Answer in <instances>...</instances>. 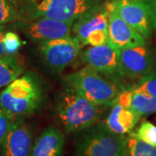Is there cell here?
Instances as JSON below:
<instances>
[{
    "label": "cell",
    "mask_w": 156,
    "mask_h": 156,
    "mask_svg": "<svg viewBox=\"0 0 156 156\" xmlns=\"http://www.w3.org/2000/svg\"><path fill=\"white\" fill-rule=\"evenodd\" d=\"M108 0H10L17 22L50 18L75 23Z\"/></svg>",
    "instance_id": "cell-1"
},
{
    "label": "cell",
    "mask_w": 156,
    "mask_h": 156,
    "mask_svg": "<svg viewBox=\"0 0 156 156\" xmlns=\"http://www.w3.org/2000/svg\"><path fill=\"white\" fill-rule=\"evenodd\" d=\"M43 99L40 81L31 73L20 76L0 92L1 106L14 120L37 111Z\"/></svg>",
    "instance_id": "cell-2"
},
{
    "label": "cell",
    "mask_w": 156,
    "mask_h": 156,
    "mask_svg": "<svg viewBox=\"0 0 156 156\" xmlns=\"http://www.w3.org/2000/svg\"><path fill=\"white\" fill-rule=\"evenodd\" d=\"M100 107L64 87L56 98V115L67 132H81L98 123L101 117Z\"/></svg>",
    "instance_id": "cell-3"
},
{
    "label": "cell",
    "mask_w": 156,
    "mask_h": 156,
    "mask_svg": "<svg viewBox=\"0 0 156 156\" xmlns=\"http://www.w3.org/2000/svg\"><path fill=\"white\" fill-rule=\"evenodd\" d=\"M64 87L73 89L85 99L98 106L111 105L122 87L87 65L62 77Z\"/></svg>",
    "instance_id": "cell-4"
},
{
    "label": "cell",
    "mask_w": 156,
    "mask_h": 156,
    "mask_svg": "<svg viewBox=\"0 0 156 156\" xmlns=\"http://www.w3.org/2000/svg\"><path fill=\"white\" fill-rule=\"evenodd\" d=\"M125 135L117 134L103 123L81 131L76 142V154L82 156H126Z\"/></svg>",
    "instance_id": "cell-5"
},
{
    "label": "cell",
    "mask_w": 156,
    "mask_h": 156,
    "mask_svg": "<svg viewBox=\"0 0 156 156\" xmlns=\"http://www.w3.org/2000/svg\"><path fill=\"white\" fill-rule=\"evenodd\" d=\"M123 20L144 38H149L153 29L152 0H108Z\"/></svg>",
    "instance_id": "cell-6"
},
{
    "label": "cell",
    "mask_w": 156,
    "mask_h": 156,
    "mask_svg": "<svg viewBox=\"0 0 156 156\" xmlns=\"http://www.w3.org/2000/svg\"><path fill=\"white\" fill-rule=\"evenodd\" d=\"M83 44L75 37L39 43L38 50L45 64L55 71H62L76 59Z\"/></svg>",
    "instance_id": "cell-7"
},
{
    "label": "cell",
    "mask_w": 156,
    "mask_h": 156,
    "mask_svg": "<svg viewBox=\"0 0 156 156\" xmlns=\"http://www.w3.org/2000/svg\"><path fill=\"white\" fill-rule=\"evenodd\" d=\"M118 50L109 42L107 44L89 47L82 54V59L101 75L122 87L124 77L120 69Z\"/></svg>",
    "instance_id": "cell-8"
},
{
    "label": "cell",
    "mask_w": 156,
    "mask_h": 156,
    "mask_svg": "<svg viewBox=\"0 0 156 156\" xmlns=\"http://www.w3.org/2000/svg\"><path fill=\"white\" fill-rule=\"evenodd\" d=\"M74 23L50 18H41L30 22H15V26L33 42L42 43L50 40L72 37Z\"/></svg>",
    "instance_id": "cell-9"
},
{
    "label": "cell",
    "mask_w": 156,
    "mask_h": 156,
    "mask_svg": "<svg viewBox=\"0 0 156 156\" xmlns=\"http://www.w3.org/2000/svg\"><path fill=\"white\" fill-rule=\"evenodd\" d=\"M120 69L123 77L141 78L151 73L153 56L145 45L120 50Z\"/></svg>",
    "instance_id": "cell-10"
},
{
    "label": "cell",
    "mask_w": 156,
    "mask_h": 156,
    "mask_svg": "<svg viewBox=\"0 0 156 156\" xmlns=\"http://www.w3.org/2000/svg\"><path fill=\"white\" fill-rule=\"evenodd\" d=\"M108 10V42L118 50L146 44L145 38L126 23L107 1Z\"/></svg>",
    "instance_id": "cell-11"
},
{
    "label": "cell",
    "mask_w": 156,
    "mask_h": 156,
    "mask_svg": "<svg viewBox=\"0 0 156 156\" xmlns=\"http://www.w3.org/2000/svg\"><path fill=\"white\" fill-rule=\"evenodd\" d=\"M32 147L31 129L21 119L15 120L1 147L2 156H30Z\"/></svg>",
    "instance_id": "cell-12"
},
{
    "label": "cell",
    "mask_w": 156,
    "mask_h": 156,
    "mask_svg": "<svg viewBox=\"0 0 156 156\" xmlns=\"http://www.w3.org/2000/svg\"><path fill=\"white\" fill-rule=\"evenodd\" d=\"M108 30V10L107 3L74 23L72 33L79 42L86 45V39L95 30Z\"/></svg>",
    "instance_id": "cell-13"
},
{
    "label": "cell",
    "mask_w": 156,
    "mask_h": 156,
    "mask_svg": "<svg viewBox=\"0 0 156 156\" xmlns=\"http://www.w3.org/2000/svg\"><path fill=\"white\" fill-rule=\"evenodd\" d=\"M64 144L65 137L61 130L50 126L36 140L30 156H62Z\"/></svg>",
    "instance_id": "cell-14"
},
{
    "label": "cell",
    "mask_w": 156,
    "mask_h": 156,
    "mask_svg": "<svg viewBox=\"0 0 156 156\" xmlns=\"http://www.w3.org/2000/svg\"><path fill=\"white\" fill-rule=\"evenodd\" d=\"M140 115L130 108H122L119 104H113L107 117L105 125L112 132L125 135L130 134L139 122Z\"/></svg>",
    "instance_id": "cell-15"
},
{
    "label": "cell",
    "mask_w": 156,
    "mask_h": 156,
    "mask_svg": "<svg viewBox=\"0 0 156 156\" xmlns=\"http://www.w3.org/2000/svg\"><path fill=\"white\" fill-rule=\"evenodd\" d=\"M23 72L22 62L16 55L0 57V89L8 86Z\"/></svg>",
    "instance_id": "cell-16"
},
{
    "label": "cell",
    "mask_w": 156,
    "mask_h": 156,
    "mask_svg": "<svg viewBox=\"0 0 156 156\" xmlns=\"http://www.w3.org/2000/svg\"><path fill=\"white\" fill-rule=\"evenodd\" d=\"M140 116L149 115L156 113V98L151 95L135 93L133 91L131 108Z\"/></svg>",
    "instance_id": "cell-17"
},
{
    "label": "cell",
    "mask_w": 156,
    "mask_h": 156,
    "mask_svg": "<svg viewBox=\"0 0 156 156\" xmlns=\"http://www.w3.org/2000/svg\"><path fill=\"white\" fill-rule=\"evenodd\" d=\"M126 156H156V147L129 134L126 139Z\"/></svg>",
    "instance_id": "cell-18"
},
{
    "label": "cell",
    "mask_w": 156,
    "mask_h": 156,
    "mask_svg": "<svg viewBox=\"0 0 156 156\" xmlns=\"http://www.w3.org/2000/svg\"><path fill=\"white\" fill-rule=\"evenodd\" d=\"M129 89L135 93H142L156 98V74L151 72L140 78L139 82L129 88Z\"/></svg>",
    "instance_id": "cell-19"
},
{
    "label": "cell",
    "mask_w": 156,
    "mask_h": 156,
    "mask_svg": "<svg viewBox=\"0 0 156 156\" xmlns=\"http://www.w3.org/2000/svg\"><path fill=\"white\" fill-rule=\"evenodd\" d=\"M136 138L156 147V126L149 122H143L135 132H131Z\"/></svg>",
    "instance_id": "cell-20"
},
{
    "label": "cell",
    "mask_w": 156,
    "mask_h": 156,
    "mask_svg": "<svg viewBox=\"0 0 156 156\" xmlns=\"http://www.w3.org/2000/svg\"><path fill=\"white\" fill-rule=\"evenodd\" d=\"M22 46L20 37L15 31L7 30L4 37V47L8 56H14Z\"/></svg>",
    "instance_id": "cell-21"
},
{
    "label": "cell",
    "mask_w": 156,
    "mask_h": 156,
    "mask_svg": "<svg viewBox=\"0 0 156 156\" xmlns=\"http://www.w3.org/2000/svg\"><path fill=\"white\" fill-rule=\"evenodd\" d=\"M17 21V15L10 0H0V26Z\"/></svg>",
    "instance_id": "cell-22"
},
{
    "label": "cell",
    "mask_w": 156,
    "mask_h": 156,
    "mask_svg": "<svg viewBox=\"0 0 156 156\" xmlns=\"http://www.w3.org/2000/svg\"><path fill=\"white\" fill-rule=\"evenodd\" d=\"M15 120L4 109L0 104V148L5 140L9 130Z\"/></svg>",
    "instance_id": "cell-23"
},
{
    "label": "cell",
    "mask_w": 156,
    "mask_h": 156,
    "mask_svg": "<svg viewBox=\"0 0 156 156\" xmlns=\"http://www.w3.org/2000/svg\"><path fill=\"white\" fill-rule=\"evenodd\" d=\"M108 43V30H95L89 35L86 39L85 44L90 45L91 47H97L107 44Z\"/></svg>",
    "instance_id": "cell-24"
},
{
    "label": "cell",
    "mask_w": 156,
    "mask_h": 156,
    "mask_svg": "<svg viewBox=\"0 0 156 156\" xmlns=\"http://www.w3.org/2000/svg\"><path fill=\"white\" fill-rule=\"evenodd\" d=\"M132 97H133V91L131 89H123L115 98V100L114 101L113 104H119L122 108H131Z\"/></svg>",
    "instance_id": "cell-25"
},
{
    "label": "cell",
    "mask_w": 156,
    "mask_h": 156,
    "mask_svg": "<svg viewBox=\"0 0 156 156\" xmlns=\"http://www.w3.org/2000/svg\"><path fill=\"white\" fill-rule=\"evenodd\" d=\"M6 31H7V30L5 27V25H1L0 26V57L8 56L6 54L5 47H4V37H5Z\"/></svg>",
    "instance_id": "cell-26"
},
{
    "label": "cell",
    "mask_w": 156,
    "mask_h": 156,
    "mask_svg": "<svg viewBox=\"0 0 156 156\" xmlns=\"http://www.w3.org/2000/svg\"><path fill=\"white\" fill-rule=\"evenodd\" d=\"M153 10V28L156 29V0H152Z\"/></svg>",
    "instance_id": "cell-27"
},
{
    "label": "cell",
    "mask_w": 156,
    "mask_h": 156,
    "mask_svg": "<svg viewBox=\"0 0 156 156\" xmlns=\"http://www.w3.org/2000/svg\"><path fill=\"white\" fill-rule=\"evenodd\" d=\"M75 156H82V155H79V154H76Z\"/></svg>",
    "instance_id": "cell-28"
}]
</instances>
